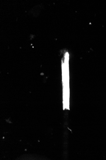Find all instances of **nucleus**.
Here are the masks:
<instances>
[{
	"label": "nucleus",
	"mask_w": 106,
	"mask_h": 160,
	"mask_svg": "<svg viewBox=\"0 0 106 160\" xmlns=\"http://www.w3.org/2000/svg\"><path fill=\"white\" fill-rule=\"evenodd\" d=\"M62 62L64 109H69L70 88L69 60V55L66 52Z\"/></svg>",
	"instance_id": "nucleus-1"
}]
</instances>
